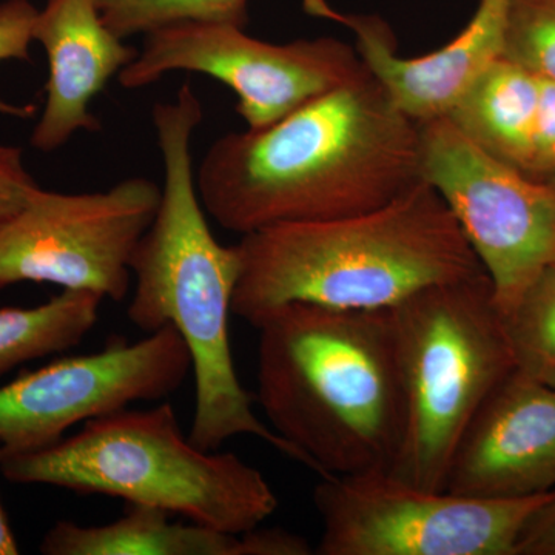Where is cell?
Masks as SVG:
<instances>
[{"label":"cell","mask_w":555,"mask_h":555,"mask_svg":"<svg viewBox=\"0 0 555 555\" xmlns=\"http://www.w3.org/2000/svg\"><path fill=\"white\" fill-rule=\"evenodd\" d=\"M195 181L207 217L241 236L352 217L422 181L420 124L367 69L272 126L218 138Z\"/></svg>","instance_id":"cell-1"},{"label":"cell","mask_w":555,"mask_h":555,"mask_svg":"<svg viewBox=\"0 0 555 555\" xmlns=\"http://www.w3.org/2000/svg\"><path fill=\"white\" fill-rule=\"evenodd\" d=\"M203 116L190 83L173 101L153 107L164 185L155 219L131 258L134 291L127 317L145 334L175 327L188 345L195 375L189 433L193 444L218 451L230 438L254 436L305 465L299 452L255 415L236 374L229 315L240 255L236 246H222L215 238L196 189L190 144Z\"/></svg>","instance_id":"cell-2"},{"label":"cell","mask_w":555,"mask_h":555,"mask_svg":"<svg viewBox=\"0 0 555 555\" xmlns=\"http://www.w3.org/2000/svg\"><path fill=\"white\" fill-rule=\"evenodd\" d=\"M258 403L320 477L390 470L406 404L386 310L292 302L257 327Z\"/></svg>","instance_id":"cell-3"},{"label":"cell","mask_w":555,"mask_h":555,"mask_svg":"<svg viewBox=\"0 0 555 555\" xmlns=\"http://www.w3.org/2000/svg\"><path fill=\"white\" fill-rule=\"evenodd\" d=\"M232 315L258 327L292 302L386 310L423 288L486 273L426 181L385 206L241 236Z\"/></svg>","instance_id":"cell-4"},{"label":"cell","mask_w":555,"mask_h":555,"mask_svg":"<svg viewBox=\"0 0 555 555\" xmlns=\"http://www.w3.org/2000/svg\"><path fill=\"white\" fill-rule=\"evenodd\" d=\"M0 473L13 483L56 486L158 507L229 534L258 528L278 507L261 470L232 452L193 444L171 403L90 420L53 447L0 456Z\"/></svg>","instance_id":"cell-5"},{"label":"cell","mask_w":555,"mask_h":555,"mask_svg":"<svg viewBox=\"0 0 555 555\" xmlns=\"http://www.w3.org/2000/svg\"><path fill=\"white\" fill-rule=\"evenodd\" d=\"M389 312L406 404L389 473L444 491L467 426L517 369L505 318L486 273L423 288Z\"/></svg>","instance_id":"cell-6"},{"label":"cell","mask_w":555,"mask_h":555,"mask_svg":"<svg viewBox=\"0 0 555 555\" xmlns=\"http://www.w3.org/2000/svg\"><path fill=\"white\" fill-rule=\"evenodd\" d=\"M554 491L480 499L433 491L389 470L321 477L313 505L320 555H517L532 518Z\"/></svg>","instance_id":"cell-7"},{"label":"cell","mask_w":555,"mask_h":555,"mask_svg":"<svg viewBox=\"0 0 555 555\" xmlns=\"http://www.w3.org/2000/svg\"><path fill=\"white\" fill-rule=\"evenodd\" d=\"M420 175L454 215L506 317L555 268V185L489 155L448 116L420 124Z\"/></svg>","instance_id":"cell-8"},{"label":"cell","mask_w":555,"mask_h":555,"mask_svg":"<svg viewBox=\"0 0 555 555\" xmlns=\"http://www.w3.org/2000/svg\"><path fill=\"white\" fill-rule=\"evenodd\" d=\"M171 72L199 73L228 86L238 96L235 109L247 129L258 130L356 82L367 68L356 47L339 39L272 43L236 25L182 22L144 35L118 82L139 90Z\"/></svg>","instance_id":"cell-9"},{"label":"cell","mask_w":555,"mask_h":555,"mask_svg":"<svg viewBox=\"0 0 555 555\" xmlns=\"http://www.w3.org/2000/svg\"><path fill=\"white\" fill-rule=\"evenodd\" d=\"M160 192L147 178L75 195L36 189L0 225V291L33 281L116 302L126 298L131 258L155 219Z\"/></svg>","instance_id":"cell-10"},{"label":"cell","mask_w":555,"mask_h":555,"mask_svg":"<svg viewBox=\"0 0 555 555\" xmlns=\"http://www.w3.org/2000/svg\"><path fill=\"white\" fill-rule=\"evenodd\" d=\"M190 371L188 345L177 328L164 326L137 343L113 339L98 352L25 372L0 387V456L53 447L79 423L164 400Z\"/></svg>","instance_id":"cell-11"},{"label":"cell","mask_w":555,"mask_h":555,"mask_svg":"<svg viewBox=\"0 0 555 555\" xmlns=\"http://www.w3.org/2000/svg\"><path fill=\"white\" fill-rule=\"evenodd\" d=\"M313 16L352 31L356 50L393 105L416 124L447 118L477 79L503 56L511 0H480L473 20L443 49L400 56L396 33L378 14L345 13L326 0H302Z\"/></svg>","instance_id":"cell-12"},{"label":"cell","mask_w":555,"mask_h":555,"mask_svg":"<svg viewBox=\"0 0 555 555\" xmlns=\"http://www.w3.org/2000/svg\"><path fill=\"white\" fill-rule=\"evenodd\" d=\"M555 489V387L514 369L467 426L444 491L517 499Z\"/></svg>","instance_id":"cell-13"},{"label":"cell","mask_w":555,"mask_h":555,"mask_svg":"<svg viewBox=\"0 0 555 555\" xmlns=\"http://www.w3.org/2000/svg\"><path fill=\"white\" fill-rule=\"evenodd\" d=\"M49 57L47 101L31 134V145L43 153L67 144L80 130L98 131L91 113L94 98L137 57L102 21L94 0H47L33 30Z\"/></svg>","instance_id":"cell-14"},{"label":"cell","mask_w":555,"mask_h":555,"mask_svg":"<svg viewBox=\"0 0 555 555\" xmlns=\"http://www.w3.org/2000/svg\"><path fill=\"white\" fill-rule=\"evenodd\" d=\"M158 507L129 505L118 520L82 526L57 521L40 543L46 555H309L302 535L281 528L229 534L207 526L175 524Z\"/></svg>","instance_id":"cell-15"},{"label":"cell","mask_w":555,"mask_h":555,"mask_svg":"<svg viewBox=\"0 0 555 555\" xmlns=\"http://www.w3.org/2000/svg\"><path fill=\"white\" fill-rule=\"evenodd\" d=\"M539 76L502 56L448 116L478 147L531 177Z\"/></svg>","instance_id":"cell-16"},{"label":"cell","mask_w":555,"mask_h":555,"mask_svg":"<svg viewBox=\"0 0 555 555\" xmlns=\"http://www.w3.org/2000/svg\"><path fill=\"white\" fill-rule=\"evenodd\" d=\"M101 295L62 291L31 309H0V377L20 364L76 347L100 320Z\"/></svg>","instance_id":"cell-17"},{"label":"cell","mask_w":555,"mask_h":555,"mask_svg":"<svg viewBox=\"0 0 555 555\" xmlns=\"http://www.w3.org/2000/svg\"><path fill=\"white\" fill-rule=\"evenodd\" d=\"M102 21L120 39L182 24L211 22L246 27L248 0H94Z\"/></svg>","instance_id":"cell-18"},{"label":"cell","mask_w":555,"mask_h":555,"mask_svg":"<svg viewBox=\"0 0 555 555\" xmlns=\"http://www.w3.org/2000/svg\"><path fill=\"white\" fill-rule=\"evenodd\" d=\"M505 318L517 367L534 374L555 364V268L526 291Z\"/></svg>","instance_id":"cell-19"},{"label":"cell","mask_w":555,"mask_h":555,"mask_svg":"<svg viewBox=\"0 0 555 555\" xmlns=\"http://www.w3.org/2000/svg\"><path fill=\"white\" fill-rule=\"evenodd\" d=\"M503 56L555 82V0H511Z\"/></svg>","instance_id":"cell-20"},{"label":"cell","mask_w":555,"mask_h":555,"mask_svg":"<svg viewBox=\"0 0 555 555\" xmlns=\"http://www.w3.org/2000/svg\"><path fill=\"white\" fill-rule=\"evenodd\" d=\"M39 10L30 0H7L0 3V62L30 60V43ZM36 108L33 105L20 107L0 101V113L17 118H30Z\"/></svg>","instance_id":"cell-21"},{"label":"cell","mask_w":555,"mask_h":555,"mask_svg":"<svg viewBox=\"0 0 555 555\" xmlns=\"http://www.w3.org/2000/svg\"><path fill=\"white\" fill-rule=\"evenodd\" d=\"M38 188L25 169L22 150L0 144V225L21 211Z\"/></svg>","instance_id":"cell-22"},{"label":"cell","mask_w":555,"mask_h":555,"mask_svg":"<svg viewBox=\"0 0 555 555\" xmlns=\"http://www.w3.org/2000/svg\"><path fill=\"white\" fill-rule=\"evenodd\" d=\"M553 175H555V82L539 76V107H537L531 177L550 179Z\"/></svg>","instance_id":"cell-23"},{"label":"cell","mask_w":555,"mask_h":555,"mask_svg":"<svg viewBox=\"0 0 555 555\" xmlns=\"http://www.w3.org/2000/svg\"><path fill=\"white\" fill-rule=\"evenodd\" d=\"M518 554L555 555V499L532 518L518 543Z\"/></svg>","instance_id":"cell-24"},{"label":"cell","mask_w":555,"mask_h":555,"mask_svg":"<svg viewBox=\"0 0 555 555\" xmlns=\"http://www.w3.org/2000/svg\"><path fill=\"white\" fill-rule=\"evenodd\" d=\"M16 554H20V545H17L16 537L11 531L5 509H3L2 503H0V555Z\"/></svg>","instance_id":"cell-25"},{"label":"cell","mask_w":555,"mask_h":555,"mask_svg":"<svg viewBox=\"0 0 555 555\" xmlns=\"http://www.w3.org/2000/svg\"><path fill=\"white\" fill-rule=\"evenodd\" d=\"M532 375H535L537 378L543 379L547 385L555 387V364H553V366L540 369V371L534 372Z\"/></svg>","instance_id":"cell-26"},{"label":"cell","mask_w":555,"mask_h":555,"mask_svg":"<svg viewBox=\"0 0 555 555\" xmlns=\"http://www.w3.org/2000/svg\"><path fill=\"white\" fill-rule=\"evenodd\" d=\"M546 181H550L551 184L555 185V175H553V177H551L550 179H546Z\"/></svg>","instance_id":"cell-27"}]
</instances>
